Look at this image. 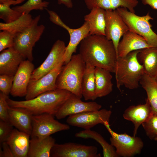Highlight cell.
I'll list each match as a JSON object with an SVG mask.
<instances>
[{
  "label": "cell",
  "instance_id": "6da1fadb",
  "mask_svg": "<svg viewBox=\"0 0 157 157\" xmlns=\"http://www.w3.org/2000/svg\"><path fill=\"white\" fill-rule=\"evenodd\" d=\"M80 44L79 54L86 64L114 73L117 56L112 41L104 35H89Z\"/></svg>",
  "mask_w": 157,
  "mask_h": 157
},
{
  "label": "cell",
  "instance_id": "7a4b0ae2",
  "mask_svg": "<svg viewBox=\"0 0 157 157\" xmlns=\"http://www.w3.org/2000/svg\"><path fill=\"white\" fill-rule=\"evenodd\" d=\"M71 94L67 90L57 88L42 93L30 100L17 101L7 96L6 101L9 106L24 108L33 115L47 113L55 116Z\"/></svg>",
  "mask_w": 157,
  "mask_h": 157
},
{
  "label": "cell",
  "instance_id": "3957f363",
  "mask_svg": "<svg viewBox=\"0 0 157 157\" xmlns=\"http://www.w3.org/2000/svg\"><path fill=\"white\" fill-rule=\"evenodd\" d=\"M139 51H134L124 57L117 58L114 73L116 86L119 90L123 86L130 89L139 87L140 81L144 73L143 66L137 58Z\"/></svg>",
  "mask_w": 157,
  "mask_h": 157
},
{
  "label": "cell",
  "instance_id": "277c9868",
  "mask_svg": "<svg viewBox=\"0 0 157 157\" xmlns=\"http://www.w3.org/2000/svg\"><path fill=\"white\" fill-rule=\"evenodd\" d=\"M86 64L79 54L73 55L64 66L56 81L57 89L67 90L81 98V83Z\"/></svg>",
  "mask_w": 157,
  "mask_h": 157
},
{
  "label": "cell",
  "instance_id": "5b68a950",
  "mask_svg": "<svg viewBox=\"0 0 157 157\" xmlns=\"http://www.w3.org/2000/svg\"><path fill=\"white\" fill-rule=\"evenodd\" d=\"M123 20L131 31L143 37L151 47H157V34L152 30L149 21L153 18L148 13L139 16L126 8L119 7L116 9Z\"/></svg>",
  "mask_w": 157,
  "mask_h": 157
},
{
  "label": "cell",
  "instance_id": "8992f818",
  "mask_svg": "<svg viewBox=\"0 0 157 157\" xmlns=\"http://www.w3.org/2000/svg\"><path fill=\"white\" fill-rule=\"evenodd\" d=\"M40 16L34 19L30 25L22 32L15 34L14 48L25 59L31 61L33 60L32 51L36 42L38 41L45 28L43 24L38 25Z\"/></svg>",
  "mask_w": 157,
  "mask_h": 157
},
{
  "label": "cell",
  "instance_id": "52a82bcc",
  "mask_svg": "<svg viewBox=\"0 0 157 157\" xmlns=\"http://www.w3.org/2000/svg\"><path fill=\"white\" fill-rule=\"evenodd\" d=\"M103 125L111 135L110 144L115 149L118 157H131L140 153L144 143L140 138L126 133H117L111 129L108 122Z\"/></svg>",
  "mask_w": 157,
  "mask_h": 157
},
{
  "label": "cell",
  "instance_id": "ba28073f",
  "mask_svg": "<svg viewBox=\"0 0 157 157\" xmlns=\"http://www.w3.org/2000/svg\"><path fill=\"white\" fill-rule=\"evenodd\" d=\"M45 9L49 14L50 21L66 29L69 35V41L66 47L64 56V64L65 65L70 61L73 54L76 52L78 45L82 40L89 35V25L87 23L85 22L79 28H71L62 21L56 12L47 8Z\"/></svg>",
  "mask_w": 157,
  "mask_h": 157
},
{
  "label": "cell",
  "instance_id": "9c48e42d",
  "mask_svg": "<svg viewBox=\"0 0 157 157\" xmlns=\"http://www.w3.org/2000/svg\"><path fill=\"white\" fill-rule=\"evenodd\" d=\"M47 113L33 115L31 138L43 139L57 132L69 129V124L60 122Z\"/></svg>",
  "mask_w": 157,
  "mask_h": 157
},
{
  "label": "cell",
  "instance_id": "30bf717a",
  "mask_svg": "<svg viewBox=\"0 0 157 157\" xmlns=\"http://www.w3.org/2000/svg\"><path fill=\"white\" fill-rule=\"evenodd\" d=\"M111 114L110 110L105 109L89 111L70 115L66 122L69 125L89 129L98 124L109 122Z\"/></svg>",
  "mask_w": 157,
  "mask_h": 157
},
{
  "label": "cell",
  "instance_id": "8fae6325",
  "mask_svg": "<svg viewBox=\"0 0 157 157\" xmlns=\"http://www.w3.org/2000/svg\"><path fill=\"white\" fill-rule=\"evenodd\" d=\"M52 157H101L97 148L74 142L55 143L51 149Z\"/></svg>",
  "mask_w": 157,
  "mask_h": 157
},
{
  "label": "cell",
  "instance_id": "7c38bea8",
  "mask_svg": "<svg viewBox=\"0 0 157 157\" xmlns=\"http://www.w3.org/2000/svg\"><path fill=\"white\" fill-rule=\"evenodd\" d=\"M63 64L64 62H62L51 72L39 79L30 80L25 100L33 99L42 93L57 89L56 80Z\"/></svg>",
  "mask_w": 157,
  "mask_h": 157
},
{
  "label": "cell",
  "instance_id": "4fadbf2b",
  "mask_svg": "<svg viewBox=\"0 0 157 157\" xmlns=\"http://www.w3.org/2000/svg\"><path fill=\"white\" fill-rule=\"evenodd\" d=\"M66 46L63 41L58 40L53 45L50 51L44 62L35 69L30 80H37L46 74L63 61Z\"/></svg>",
  "mask_w": 157,
  "mask_h": 157
},
{
  "label": "cell",
  "instance_id": "5bb4252c",
  "mask_svg": "<svg viewBox=\"0 0 157 157\" xmlns=\"http://www.w3.org/2000/svg\"><path fill=\"white\" fill-rule=\"evenodd\" d=\"M105 36L112 41L117 53L120 39L129 29L116 10H105Z\"/></svg>",
  "mask_w": 157,
  "mask_h": 157
},
{
  "label": "cell",
  "instance_id": "9a60e30c",
  "mask_svg": "<svg viewBox=\"0 0 157 157\" xmlns=\"http://www.w3.org/2000/svg\"><path fill=\"white\" fill-rule=\"evenodd\" d=\"M101 106L96 102H85L76 95L72 93L63 104L55 115L57 119L81 113L100 109Z\"/></svg>",
  "mask_w": 157,
  "mask_h": 157
},
{
  "label": "cell",
  "instance_id": "2e32d148",
  "mask_svg": "<svg viewBox=\"0 0 157 157\" xmlns=\"http://www.w3.org/2000/svg\"><path fill=\"white\" fill-rule=\"evenodd\" d=\"M35 69L34 64L28 60H24L14 76L10 94L13 97L25 96L31 74Z\"/></svg>",
  "mask_w": 157,
  "mask_h": 157
},
{
  "label": "cell",
  "instance_id": "e0dca14e",
  "mask_svg": "<svg viewBox=\"0 0 157 157\" xmlns=\"http://www.w3.org/2000/svg\"><path fill=\"white\" fill-rule=\"evenodd\" d=\"M150 47L143 37L129 30L123 35L119 43L117 56L123 57L132 51Z\"/></svg>",
  "mask_w": 157,
  "mask_h": 157
},
{
  "label": "cell",
  "instance_id": "ac0fdd59",
  "mask_svg": "<svg viewBox=\"0 0 157 157\" xmlns=\"http://www.w3.org/2000/svg\"><path fill=\"white\" fill-rule=\"evenodd\" d=\"M24 58L13 47L3 50L0 54V75L14 76Z\"/></svg>",
  "mask_w": 157,
  "mask_h": 157
},
{
  "label": "cell",
  "instance_id": "d6986e66",
  "mask_svg": "<svg viewBox=\"0 0 157 157\" xmlns=\"http://www.w3.org/2000/svg\"><path fill=\"white\" fill-rule=\"evenodd\" d=\"M148 101L146 99L144 104L132 105L124 111L123 118L133 124V136H135L138 130L142 124L147 120L153 113Z\"/></svg>",
  "mask_w": 157,
  "mask_h": 157
},
{
  "label": "cell",
  "instance_id": "ffe728a7",
  "mask_svg": "<svg viewBox=\"0 0 157 157\" xmlns=\"http://www.w3.org/2000/svg\"><path fill=\"white\" fill-rule=\"evenodd\" d=\"M9 121L19 130L31 135L32 129L33 115L29 111L21 108L8 106Z\"/></svg>",
  "mask_w": 157,
  "mask_h": 157
},
{
  "label": "cell",
  "instance_id": "44dd1931",
  "mask_svg": "<svg viewBox=\"0 0 157 157\" xmlns=\"http://www.w3.org/2000/svg\"><path fill=\"white\" fill-rule=\"evenodd\" d=\"M31 136L16 129H13L6 142L14 157H27Z\"/></svg>",
  "mask_w": 157,
  "mask_h": 157
},
{
  "label": "cell",
  "instance_id": "7402d4cb",
  "mask_svg": "<svg viewBox=\"0 0 157 157\" xmlns=\"http://www.w3.org/2000/svg\"><path fill=\"white\" fill-rule=\"evenodd\" d=\"M88 9L98 7L105 10H115L119 7L126 8L135 13L134 8L138 5V0H84Z\"/></svg>",
  "mask_w": 157,
  "mask_h": 157
},
{
  "label": "cell",
  "instance_id": "603a6c76",
  "mask_svg": "<svg viewBox=\"0 0 157 157\" xmlns=\"http://www.w3.org/2000/svg\"><path fill=\"white\" fill-rule=\"evenodd\" d=\"M89 27V35L105 36V10L98 7L93 8L84 17Z\"/></svg>",
  "mask_w": 157,
  "mask_h": 157
},
{
  "label": "cell",
  "instance_id": "cb8c5ba5",
  "mask_svg": "<svg viewBox=\"0 0 157 157\" xmlns=\"http://www.w3.org/2000/svg\"><path fill=\"white\" fill-rule=\"evenodd\" d=\"M28 157H49L55 140L51 136L43 139L31 138Z\"/></svg>",
  "mask_w": 157,
  "mask_h": 157
},
{
  "label": "cell",
  "instance_id": "d4e9b609",
  "mask_svg": "<svg viewBox=\"0 0 157 157\" xmlns=\"http://www.w3.org/2000/svg\"><path fill=\"white\" fill-rule=\"evenodd\" d=\"M111 72L105 69L95 67V91L97 98L106 96L112 91V76Z\"/></svg>",
  "mask_w": 157,
  "mask_h": 157
},
{
  "label": "cell",
  "instance_id": "484cf974",
  "mask_svg": "<svg viewBox=\"0 0 157 157\" xmlns=\"http://www.w3.org/2000/svg\"><path fill=\"white\" fill-rule=\"evenodd\" d=\"M137 58L143 66L144 73L154 78L157 72V47L140 50Z\"/></svg>",
  "mask_w": 157,
  "mask_h": 157
},
{
  "label": "cell",
  "instance_id": "4316f807",
  "mask_svg": "<svg viewBox=\"0 0 157 157\" xmlns=\"http://www.w3.org/2000/svg\"><path fill=\"white\" fill-rule=\"evenodd\" d=\"M95 67L86 64L81 83L82 95L85 101H93L97 98L95 91Z\"/></svg>",
  "mask_w": 157,
  "mask_h": 157
},
{
  "label": "cell",
  "instance_id": "83f0119b",
  "mask_svg": "<svg viewBox=\"0 0 157 157\" xmlns=\"http://www.w3.org/2000/svg\"><path fill=\"white\" fill-rule=\"evenodd\" d=\"M77 138L93 139L100 144L103 149L104 157H118L114 147L109 144L98 132L89 129H85L76 133Z\"/></svg>",
  "mask_w": 157,
  "mask_h": 157
},
{
  "label": "cell",
  "instance_id": "f1b7e54d",
  "mask_svg": "<svg viewBox=\"0 0 157 157\" xmlns=\"http://www.w3.org/2000/svg\"><path fill=\"white\" fill-rule=\"evenodd\" d=\"M140 83L146 92L147 99L153 113L157 114V83L154 78L144 73Z\"/></svg>",
  "mask_w": 157,
  "mask_h": 157
},
{
  "label": "cell",
  "instance_id": "f546056e",
  "mask_svg": "<svg viewBox=\"0 0 157 157\" xmlns=\"http://www.w3.org/2000/svg\"><path fill=\"white\" fill-rule=\"evenodd\" d=\"M33 19L29 14L22 13L17 19L9 23H0V31H9L15 35L22 32L31 24Z\"/></svg>",
  "mask_w": 157,
  "mask_h": 157
},
{
  "label": "cell",
  "instance_id": "4dcf8cb0",
  "mask_svg": "<svg viewBox=\"0 0 157 157\" xmlns=\"http://www.w3.org/2000/svg\"><path fill=\"white\" fill-rule=\"evenodd\" d=\"M49 4L48 2L42 0H28L23 4L12 8L22 13L29 14L33 10H43L48 7Z\"/></svg>",
  "mask_w": 157,
  "mask_h": 157
},
{
  "label": "cell",
  "instance_id": "1f68e13d",
  "mask_svg": "<svg viewBox=\"0 0 157 157\" xmlns=\"http://www.w3.org/2000/svg\"><path fill=\"white\" fill-rule=\"evenodd\" d=\"M9 4H0V18L5 23H9L17 19L22 14L11 8Z\"/></svg>",
  "mask_w": 157,
  "mask_h": 157
},
{
  "label": "cell",
  "instance_id": "d6a6232c",
  "mask_svg": "<svg viewBox=\"0 0 157 157\" xmlns=\"http://www.w3.org/2000/svg\"><path fill=\"white\" fill-rule=\"evenodd\" d=\"M142 125L147 136L154 140L157 133V114L153 113Z\"/></svg>",
  "mask_w": 157,
  "mask_h": 157
},
{
  "label": "cell",
  "instance_id": "836d02e7",
  "mask_svg": "<svg viewBox=\"0 0 157 157\" xmlns=\"http://www.w3.org/2000/svg\"><path fill=\"white\" fill-rule=\"evenodd\" d=\"M15 35L6 30L0 32V52L7 49L13 47Z\"/></svg>",
  "mask_w": 157,
  "mask_h": 157
},
{
  "label": "cell",
  "instance_id": "e575fe53",
  "mask_svg": "<svg viewBox=\"0 0 157 157\" xmlns=\"http://www.w3.org/2000/svg\"><path fill=\"white\" fill-rule=\"evenodd\" d=\"M14 76L0 75V91L8 96L12 88Z\"/></svg>",
  "mask_w": 157,
  "mask_h": 157
},
{
  "label": "cell",
  "instance_id": "d590c367",
  "mask_svg": "<svg viewBox=\"0 0 157 157\" xmlns=\"http://www.w3.org/2000/svg\"><path fill=\"white\" fill-rule=\"evenodd\" d=\"M13 126L9 122L0 119V143L6 142L13 129Z\"/></svg>",
  "mask_w": 157,
  "mask_h": 157
},
{
  "label": "cell",
  "instance_id": "8d00e7d4",
  "mask_svg": "<svg viewBox=\"0 0 157 157\" xmlns=\"http://www.w3.org/2000/svg\"><path fill=\"white\" fill-rule=\"evenodd\" d=\"M6 95L2 92H0V119L9 122L8 112V105L6 101Z\"/></svg>",
  "mask_w": 157,
  "mask_h": 157
},
{
  "label": "cell",
  "instance_id": "74e56055",
  "mask_svg": "<svg viewBox=\"0 0 157 157\" xmlns=\"http://www.w3.org/2000/svg\"><path fill=\"white\" fill-rule=\"evenodd\" d=\"M0 157H14L10 147L6 142L1 143L0 146Z\"/></svg>",
  "mask_w": 157,
  "mask_h": 157
},
{
  "label": "cell",
  "instance_id": "f35d334b",
  "mask_svg": "<svg viewBox=\"0 0 157 157\" xmlns=\"http://www.w3.org/2000/svg\"><path fill=\"white\" fill-rule=\"evenodd\" d=\"M144 5H148L153 9L157 10V0H141Z\"/></svg>",
  "mask_w": 157,
  "mask_h": 157
},
{
  "label": "cell",
  "instance_id": "ab89813d",
  "mask_svg": "<svg viewBox=\"0 0 157 157\" xmlns=\"http://www.w3.org/2000/svg\"><path fill=\"white\" fill-rule=\"evenodd\" d=\"M59 4H63L68 8H72L73 7L72 0H57Z\"/></svg>",
  "mask_w": 157,
  "mask_h": 157
},
{
  "label": "cell",
  "instance_id": "60d3db41",
  "mask_svg": "<svg viewBox=\"0 0 157 157\" xmlns=\"http://www.w3.org/2000/svg\"><path fill=\"white\" fill-rule=\"evenodd\" d=\"M0 4L15 5H16V0H0Z\"/></svg>",
  "mask_w": 157,
  "mask_h": 157
},
{
  "label": "cell",
  "instance_id": "b9f144b4",
  "mask_svg": "<svg viewBox=\"0 0 157 157\" xmlns=\"http://www.w3.org/2000/svg\"><path fill=\"white\" fill-rule=\"evenodd\" d=\"M25 0H16V5L20 4L23 2H24Z\"/></svg>",
  "mask_w": 157,
  "mask_h": 157
},
{
  "label": "cell",
  "instance_id": "7bdbcfd3",
  "mask_svg": "<svg viewBox=\"0 0 157 157\" xmlns=\"http://www.w3.org/2000/svg\"><path fill=\"white\" fill-rule=\"evenodd\" d=\"M154 79L155 80V81H156V83H157V72L156 73V74L154 78Z\"/></svg>",
  "mask_w": 157,
  "mask_h": 157
},
{
  "label": "cell",
  "instance_id": "ee69618b",
  "mask_svg": "<svg viewBox=\"0 0 157 157\" xmlns=\"http://www.w3.org/2000/svg\"><path fill=\"white\" fill-rule=\"evenodd\" d=\"M154 140H155L156 141H157V133L156 134V135L154 139Z\"/></svg>",
  "mask_w": 157,
  "mask_h": 157
}]
</instances>
